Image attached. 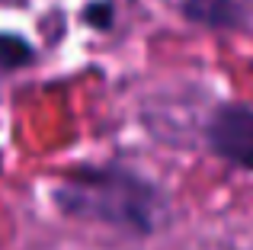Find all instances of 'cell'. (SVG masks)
Listing matches in <instances>:
<instances>
[{"instance_id":"obj_1","label":"cell","mask_w":253,"mask_h":250,"mask_svg":"<svg viewBox=\"0 0 253 250\" xmlns=\"http://www.w3.org/2000/svg\"><path fill=\"white\" fill-rule=\"evenodd\" d=\"M58 206L77 218H96L148 234L161 212V196L151 183L119 167L81 170L58 189Z\"/></svg>"},{"instance_id":"obj_2","label":"cell","mask_w":253,"mask_h":250,"mask_svg":"<svg viewBox=\"0 0 253 250\" xmlns=\"http://www.w3.org/2000/svg\"><path fill=\"white\" fill-rule=\"evenodd\" d=\"M209 144L228 164L253 170V109L221 106L209 122Z\"/></svg>"},{"instance_id":"obj_3","label":"cell","mask_w":253,"mask_h":250,"mask_svg":"<svg viewBox=\"0 0 253 250\" xmlns=\"http://www.w3.org/2000/svg\"><path fill=\"white\" fill-rule=\"evenodd\" d=\"M179 10L186 19L209 29H234L247 23L253 0H179Z\"/></svg>"},{"instance_id":"obj_4","label":"cell","mask_w":253,"mask_h":250,"mask_svg":"<svg viewBox=\"0 0 253 250\" xmlns=\"http://www.w3.org/2000/svg\"><path fill=\"white\" fill-rule=\"evenodd\" d=\"M29 61H32L29 42H23L19 36H0V68H19Z\"/></svg>"}]
</instances>
